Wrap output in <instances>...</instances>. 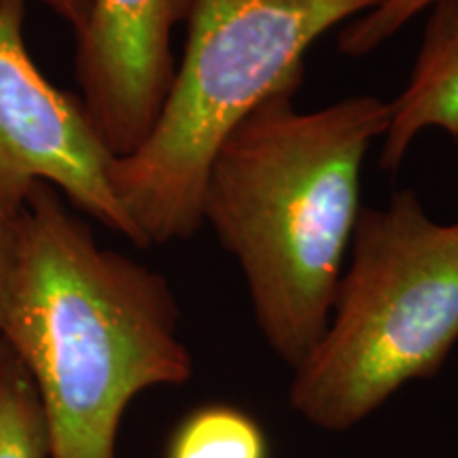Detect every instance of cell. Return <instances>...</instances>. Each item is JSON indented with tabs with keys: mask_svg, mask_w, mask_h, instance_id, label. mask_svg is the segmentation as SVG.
Returning <instances> with one entry per match:
<instances>
[{
	"mask_svg": "<svg viewBox=\"0 0 458 458\" xmlns=\"http://www.w3.org/2000/svg\"><path fill=\"white\" fill-rule=\"evenodd\" d=\"M179 323L162 274L102 249L57 189L34 182L0 308V340L32 377L49 458H117L134 397L193 376Z\"/></svg>",
	"mask_w": 458,
	"mask_h": 458,
	"instance_id": "obj_1",
	"label": "cell"
},
{
	"mask_svg": "<svg viewBox=\"0 0 458 458\" xmlns=\"http://www.w3.org/2000/svg\"><path fill=\"white\" fill-rule=\"evenodd\" d=\"M26 0H0V181L21 198L47 182L74 208L145 249L111 185L114 156L81 100L57 89L28 54Z\"/></svg>",
	"mask_w": 458,
	"mask_h": 458,
	"instance_id": "obj_5",
	"label": "cell"
},
{
	"mask_svg": "<svg viewBox=\"0 0 458 458\" xmlns=\"http://www.w3.org/2000/svg\"><path fill=\"white\" fill-rule=\"evenodd\" d=\"M189 0H94L77 34L81 105L114 157L134 151L156 123L174 77L172 32Z\"/></svg>",
	"mask_w": 458,
	"mask_h": 458,
	"instance_id": "obj_6",
	"label": "cell"
},
{
	"mask_svg": "<svg viewBox=\"0 0 458 458\" xmlns=\"http://www.w3.org/2000/svg\"><path fill=\"white\" fill-rule=\"evenodd\" d=\"M38 3L45 4L60 20H64L72 28L74 34H79L83 30V26L88 24L91 3L94 0H38Z\"/></svg>",
	"mask_w": 458,
	"mask_h": 458,
	"instance_id": "obj_12",
	"label": "cell"
},
{
	"mask_svg": "<svg viewBox=\"0 0 458 458\" xmlns=\"http://www.w3.org/2000/svg\"><path fill=\"white\" fill-rule=\"evenodd\" d=\"M289 83L215 151L202 225L238 261L255 323L295 369L323 335L360 213V172L391 119L388 102L351 96L301 111Z\"/></svg>",
	"mask_w": 458,
	"mask_h": 458,
	"instance_id": "obj_2",
	"label": "cell"
},
{
	"mask_svg": "<svg viewBox=\"0 0 458 458\" xmlns=\"http://www.w3.org/2000/svg\"><path fill=\"white\" fill-rule=\"evenodd\" d=\"M433 3L437 0H382L377 7L359 15L344 28L337 38L340 51L351 57L371 54Z\"/></svg>",
	"mask_w": 458,
	"mask_h": 458,
	"instance_id": "obj_10",
	"label": "cell"
},
{
	"mask_svg": "<svg viewBox=\"0 0 458 458\" xmlns=\"http://www.w3.org/2000/svg\"><path fill=\"white\" fill-rule=\"evenodd\" d=\"M165 458H270V445L249 411L229 403H206L182 418Z\"/></svg>",
	"mask_w": 458,
	"mask_h": 458,
	"instance_id": "obj_8",
	"label": "cell"
},
{
	"mask_svg": "<svg viewBox=\"0 0 458 458\" xmlns=\"http://www.w3.org/2000/svg\"><path fill=\"white\" fill-rule=\"evenodd\" d=\"M428 11L420 51L408 85L388 102L380 168L397 170L422 131L458 139V0H437Z\"/></svg>",
	"mask_w": 458,
	"mask_h": 458,
	"instance_id": "obj_7",
	"label": "cell"
},
{
	"mask_svg": "<svg viewBox=\"0 0 458 458\" xmlns=\"http://www.w3.org/2000/svg\"><path fill=\"white\" fill-rule=\"evenodd\" d=\"M348 253L327 327L289 391L295 414L335 433L437 374L458 342V221H433L403 189L360 208Z\"/></svg>",
	"mask_w": 458,
	"mask_h": 458,
	"instance_id": "obj_4",
	"label": "cell"
},
{
	"mask_svg": "<svg viewBox=\"0 0 458 458\" xmlns=\"http://www.w3.org/2000/svg\"><path fill=\"white\" fill-rule=\"evenodd\" d=\"M0 458H49L47 428L32 377L0 340Z\"/></svg>",
	"mask_w": 458,
	"mask_h": 458,
	"instance_id": "obj_9",
	"label": "cell"
},
{
	"mask_svg": "<svg viewBox=\"0 0 458 458\" xmlns=\"http://www.w3.org/2000/svg\"><path fill=\"white\" fill-rule=\"evenodd\" d=\"M24 204L26 198L0 181V308H3L4 291H7L11 267H13Z\"/></svg>",
	"mask_w": 458,
	"mask_h": 458,
	"instance_id": "obj_11",
	"label": "cell"
},
{
	"mask_svg": "<svg viewBox=\"0 0 458 458\" xmlns=\"http://www.w3.org/2000/svg\"><path fill=\"white\" fill-rule=\"evenodd\" d=\"M382 0H189L187 37L147 139L108 170L147 246L196 236L223 139L267 96L301 83L303 54Z\"/></svg>",
	"mask_w": 458,
	"mask_h": 458,
	"instance_id": "obj_3",
	"label": "cell"
}]
</instances>
